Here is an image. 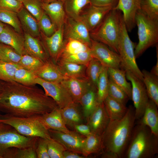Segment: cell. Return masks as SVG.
<instances>
[{
  "mask_svg": "<svg viewBox=\"0 0 158 158\" xmlns=\"http://www.w3.org/2000/svg\"><path fill=\"white\" fill-rule=\"evenodd\" d=\"M108 95L126 105L130 99L125 92L109 78Z\"/></svg>",
  "mask_w": 158,
  "mask_h": 158,
  "instance_id": "cell-44",
  "label": "cell"
},
{
  "mask_svg": "<svg viewBox=\"0 0 158 158\" xmlns=\"http://www.w3.org/2000/svg\"><path fill=\"white\" fill-rule=\"evenodd\" d=\"M21 67L18 64L0 62V80L5 82L14 81L16 70Z\"/></svg>",
  "mask_w": 158,
  "mask_h": 158,
  "instance_id": "cell-42",
  "label": "cell"
},
{
  "mask_svg": "<svg viewBox=\"0 0 158 158\" xmlns=\"http://www.w3.org/2000/svg\"><path fill=\"white\" fill-rule=\"evenodd\" d=\"M48 140L38 138L35 147L37 158H50L48 152Z\"/></svg>",
  "mask_w": 158,
  "mask_h": 158,
  "instance_id": "cell-49",
  "label": "cell"
},
{
  "mask_svg": "<svg viewBox=\"0 0 158 158\" xmlns=\"http://www.w3.org/2000/svg\"><path fill=\"white\" fill-rule=\"evenodd\" d=\"M90 4L100 7L113 6L116 5L118 0H90Z\"/></svg>",
  "mask_w": 158,
  "mask_h": 158,
  "instance_id": "cell-51",
  "label": "cell"
},
{
  "mask_svg": "<svg viewBox=\"0 0 158 158\" xmlns=\"http://www.w3.org/2000/svg\"><path fill=\"white\" fill-rule=\"evenodd\" d=\"M37 117L48 130L51 129L64 132L70 131L64 122L59 107L49 112L38 115Z\"/></svg>",
  "mask_w": 158,
  "mask_h": 158,
  "instance_id": "cell-19",
  "label": "cell"
},
{
  "mask_svg": "<svg viewBox=\"0 0 158 158\" xmlns=\"http://www.w3.org/2000/svg\"><path fill=\"white\" fill-rule=\"evenodd\" d=\"M93 58L90 51L61 57L59 60L87 66Z\"/></svg>",
  "mask_w": 158,
  "mask_h": 158,
  "instance_id": "cell-43",
  "label": "cell"
},
{
  "mask_svg": "<svg viewBox=\"0 0 158 158\" xmlns=\"http://www.w3.org/2000/svg\"><path fill=\"white\" fill-rule=\"evenodd\" d=\"M24 54H27L37 58L44 62L49 59L43 46L36 37L25 32Z\"/></svg>",
  "mask_w": 158,
  "mask_h": 158,
  "instance_id": "cell-24",
  "label": "cell"
},
{
  "mask_svg": "<svg viewBox=\"0 0 158 158\" xmlns=\"http://www.w3.org/2000/svg\"><path fill=\"white\" fill-rule=\"evenodd\" d=\"M75 20L69 24L67 32L68 37L80 41L90 47L91 39L89 30L80 19Z\"/></svg>",
  "mask_w": 158,
  "mask_h": 158,
  "instance_id": "cell-23",
  "label": "cell"
},
{
  "mask_svg": "<svg viewBox=\"0 0 158 158\" xmlns=\"http://www.w3.org/2000/svg\"><path fill=\"white\" fill-rule=\"evenodd\" d=\"M2 81L0 80V92H1L2 89Z\"/></svg>",
  "mask_w": 158,
  "mask_h": 158,
  "instance_id": "cell-57",
  "label": "cell"
},
{
  "mask_svg": "<svg viewBox=\"0 0 158 158\" xmlns=\"http://www.w3.org/2000/svg\"><path fill=\"white\" fill-rule=\"evenodd\" d=\"M5 25L3 23L0 21V33L2 32Z\"/></svg>",
  "mask_w": 158,
  "mask_h": 158,
  "instance_id": "cell-56",
  "label": "cell"
},
{
  "mask_svg": "<svg viewBox=\"0 0 158 158\" xmlns=\"http://www.w3.org/2000/svg\"><path fill=\"white\" fill-rule=\"evenodd\" d=\"M158 153V136L147 126H134L122 158H152Z\"/></svg>",
  "mask_w": 158,
  "mask_h": 158,
  "instance_id": "cell-3",
  "label": "cell"
},
{
  "mask_svg": "<svg viewBox=\"0 0 158 158\" xmlns=\"http://www.w3.org/2000/svg\"><path fill=\"white\" fill-rule=\"evenodd\" d=\"M103 147L102 135L91 133L86 137L82 155L85 157L92 154H102Z\"/></svg>",
  "mask_w": 158,
  "mask_h": 158,
  "instance_id": "cell-29",
  "label": "cell"
},
{
  "mask_svg": "<svg viewBox=\"0 0 158 158\" xmlns=\"http://www.w3.org/2000/svg\"></svg>",
  "mask_w": 158,
  "mask_h": 158,
  "instance_id": "cell-60",
  "label": "cell"
},
{
  "mask_svg": "<svg viewBox=\"0 0 158 158\" xmlns=\"http://www.w3.org/2000/svg\"><path fill=\"white\" fill-rule=\"evenodd\" d=\"M1 111H0V116L1 115Z\"/></svg>",
  "mask_w": 158,
  "mask_h": 158,
  "instance_id": "cell-59",
  "label": "cell"
},
{
  "mask_svg": "<svg viewBox=\"0 0 158 158\" xmlns=\"http://www.w3.org/2000/svg\"><path fill=\"white\" fill-rule=\"evenodd\" d=\"M110 121L103 102L99 104L86 122L91 133L102 135Z\"/></svg>",
  "mask_w": 158,
  "mask_h": 158,
  "instance_id": "cell-14",
  "label": "cell"
},
{
  "mask_svg": "<svg viewBox=\"0 0 158 158\" xmlns=\"http://www.w3.org/2000/svg\"><path fill=\"white\" fill-rule=\"evenodd\" d=\"M140 10L151 18L158 20V0H141Z\"/></svg>",
  "mask_w": 158,
  "mask_h": 158,
  "instance_id": "cell-46",
  "label": "cell"
},
{
  "mask_svg": "<svg viewBox=\"0 0 158 158\" xmlns=\"http://www.w3.org/2000/svg\"><path fill=\"white\" fill-rule=\"evenodd\" d=\"M135 22L139 40L135 49L136 59L148 48L158 44V20L151 18L140 9L136 14Z\"/></svg>",
  "mask_w": 158,
  "mask_h": 158,
  "instance_id": "cell-5",
  "label": "cell"
},
{
  "mask_svg": "<svg viewBox=\"0 0 158 158\" xmlns=\"http://www.w3.org/2000/svg\"><path fill=\"white\" fill-rule=\"evenodd\" d=\"M60 83L69 94L73 102L78 103L92 85L87 79L68 78Z\"/></svg>",
  "mask_w": 158,
  "mask_h": 158,
  "instance_id": "cell-16",
  "label": "cell"
},
{
  "mask_svg": "<svg viewBox=\"0 0 158 158\" xmlns=\"http://www.w3.org/2000/svg\"><path fill=\"white\" fill-rule=\"evenodd\" d=\"M60 109L66 126L74 129L76 125L83 123L85 120L79 103L73 102Z\"/></svg>",
  "mask_w": 158,
  "mask_h": 158,
  "instance_id": "cell-20",
  "label": "cell"
},
{
  "mask_svg": "<svg viewBox=\"0 0 158 158\" xmlns=\"http://www.w3.org/2000/svg\"><path fill=\"white\" fill-rule=\"evenodd\" d=\"M136 45L131 40L129 36L122 14L118 47V54L121 60V67L125 71H130L142 81L143 75L137 63L135 54Z\"/></svg>",
  "mask_w": 158,
  "mask_h": 158,
  "instance_id": "cell-7",
  "label": "cell"
},
{
  "mask_svg": "<svg viewBox=\"0 0 158 158\" xmlns=\"http://www.w3.org/2000/svg\"><path fill=\"white\" fill-rule=\"evenodd\" d=\"M42 2L45 3H50L51 2H53L56 1H63L64 2L65 0H40Z\"/></svg>",
  "mask_w": 158,
  "mask_h": 158,
  "instance_id": "cell-55",
  "label": "cell"
},
{
  "mask_svg": "<svg viewBox=\"0 0 158 158\" xmlns=\"http://www.w3.org/2000/svg\"><path fill=\"white\" fill-rule=\"evenodd\" d=\"M90 51L93 58L107 68H120L121 60L119 54L109 49L105 44L91 39Z\"/></svg>",
  "mask_w": 158,
  "mask_h": 158,
  "instance_id": "cell-10",
  "label": "cell"
},
{
  "mask_svg": "<svg viewBox=\"0 0 158 158\" xmlns=\"http://www.w3.org/2000/svg\"><path fill=\"white\" fill-rule=\"evenodd\" d=\"M66 150L58 142L51 138L48 140V152L50 158H63V152Z\"/></svg>",
  "mask_w": 158,
  "mask_h": 158,
  "instance_id": "cell-48",
  "label": "cell"
},
{
  "mask_svg": "<svg viewBox=\"0 0 158 158\" xmlns=\"http://www.w3.org/2000/svg\"><path fill=\"white\" fill-rule=\"evenodd\" d=\"M0 21L11 26L17 32H22V28L17 12L0 10Z\"/></svg>",
  "mask_w": 158,
  "mask_h": 158,
  "instance_id": "cell-38",
  "label": "cell"
},
{
  "mask_svg": "<svg viewBox=\"0 0 158 158\" xmlns=\"http://www.w3.org/2000/svg\"><path fill=\"white\" fill-rule=\"evenodd\" d=\"M3 158H37L35 147L10 148L4 154Z\"/></svg>",
  "mask_w": 158,
  "mask_h": 158,
  "instance_id": "cell-34",
  "label": "cell"
},
{
  "mask_svg": "<svg viewBox=\"0 0 158 158\" xmlns=\"http://www.w3.org/2000/svg\"><path fill=\"white\" fill-rule=\"evenodd\" d=\"M63 3L61 1L48 3L42 2L43 11L49 16L57 30L63 25L65 17Z\"/></svg>",
  "mask_w": 158,
  "mask_h": 158,
  "instance_id": "cell-22",
  "label": "cell"
},
{
  "mask_svg": "<svg viewBox=\"0 0 158 158\" xmlns=\"http://www.w3.org/2000/svg\"><path fill=\"white\" fill-rule=\"evenodd\" d=\"M109 86L108 68L103 66L97 86V99L99 103L103 102L108 95Z\"/></svg>",
  "mask_w": 158,
  "mask_h": 158,
  "instance_id": "cell-33",
  "label": "cell"
},
{
  "mask_svg": "<svg viewBox=\"0 0 158 158\" xmlns=\"http://www.w3.org/2000/svg\"><path fill=\"white\" fill-rule=\"evenodd\" d=\"M141 0H118L113 9L122 12L127 30L130 32L136 25L135 17L138 11L140 9Z\"/></svg>",
  "mask_w": 158,
  "mask_h": 158,
  "instance_id": "cell-13",
  "label": "cell"
},
{
  "mask_svg": "<svg viewBox=\"0 0 158 158\" xmlns=\"http://www.w3.org/2000/svg\"><path fill=\"white\" fill-rule=\"evenodd\" d=\"M108 73L109 78L125 92L130 99H131V85L126 80V71L119 68H108Z\"/></svg>",
  "mask_w": 158,
  "mask_h": 158,
  "instance_id": "cell-32",
  "label": "cell"
},
{
  "mask_svg": "<svg viewBox=\"0 0 158 158\" xmlns=\"http://www.w3.org/2000/svg\"><path fill=\"white\" fill-rule=\"evenodd\" d=\"M35 74L37 77L49 82L60 83L68 78L63 73L56 63L49 59Z\"/></svg>",
  "mask_w": 158,
  "mask_h": 158,
  "instance_id": "cell-18",
  "label": "cell"
},
{
  "mask_svg": "<svg viewBox=\"0 0 158 158\" xmlns=\"http://www.w3.org/2000/svg\"><path fill=\"white\" fill-rule=\"evenodd\" d=\"M17 13L22 28L25 32L33 37L39 36L40 29L36 18L24 6Z\"/></svg>",
  "mask_w": 158,
  "mask_h": 158,
  "instance_id": "cell-27",
  "label": "cell"
},
{
  "mask_svg": "<svg viewBox=\"0 0 158 158\" xmlns=\"http://www.w3.org/2000/svg\"><path fill=\"white\" fill-rule=\"evenodd\" d=\"M38 22L40 29L43 31L46 36H51L56 30L51 19L44 11Z\"/></svg>",
  "mask_w": 158,
  "mask_h": 158,
  "instance_id": "cell-47",
  "label": "cell"
},
{
  "mask_svg": "<svg viewBox=\"0 0 158 158\" xmlns=\"http://www.w3.org/2000/svg\"><path fill=\"white\" fill-rule=\"evenodd\" d=\"M66 11L75 19L79 18V15L83 8L90 4V0H65Z\"/></svg>",
  "mask_w": 158,
  "mask_h": 158,
  "instance_id": "cell-39",
  "label": "cell"
},
{
  "mask_svg": "<svg viewBox=\"0 0 158 158\" xmlns=\"http://www.w3.org/2000/svg\"><path fill=\"white\" fill-rule=\"evenodd\" d=\"M78 103L81 106L86 121L99 104L97 96V87L92 85L80 99Z\"/></svg>",
  "mask_w": 158,
  "mask_h": 158,
  "instance_id": "cell-26",
  "label": "cell"
},
{
  "mask_svg": "<svg viewBox=\"0 0 158 158\" xmlns=\"http://www.w3.org/2000/svg\"><path fill=\"white\" fill-rule=\"evenodd\" d=\"M23 6L22 2L16 0H0V10L17 13Z\"/></svg>",
  "mask_w": 158,
  "mask_h": 158,
  "instance_id": "cell-50",
  "label": "cell"
},
{
  "mask_svg": "<svg viewBox=\"0 0 158 158\" xmlns=\"http://www.w3.org/2000/svg\"><path fill=\"white\" fill-rule=\"evenodd\" d=\"M16 0L21 1V2H22V1H23V0Z\"/></svg>",
  "mask_w": 158,
  "mask_h": 158,
  "instance_id": "cell-58",
  "label": "cell"
},
{
  "mask_svg": "<svg viewBox=\"0 0 158 158\" xmlns=\"http://www.w3.org/2000/svg\"><path fill=\"white\" fill-rule=\"evenodd\" d=\"M158 106L149 99L143 115L138 123L148 127L152 133L158 136Z\"/></svg>",
  "mask_w": 158,
  "mask_h": 158,
  "instance_id": "cell-25",
  "label": "cell"
},
{
  "mask_svg": "<svg viewBox=\"0 0 158 158\" xmlns=\"http://www.w3.org/2000/svg\"><path fill=\"white\" fill-rule=\"evenodd\" d=\"M136 121L132 105L121 119L110 120L102 135L103 158H122L128 144Z\"/></svg>",
  "mask_w": 158,
  "mask_h": 158,
  "instance_id": "cell-2",
  "label": "cell"
},
{
  "mask_svg": "<svg viewBox=\"0 0 158 158\" xmlns=\"http://www.w3.org/2000/svg\"><path fill=\"white\" fill-rule=\"evenodd\" d=\"M113 6L100 7L90 4L86 12L79 18L90 31H93L101 23Z\"/></svg>",
  "mask_w": 158,
  "mask_h": 158,
  "instance_id": "cell-15",
  "label": "cell"
},
{
  "mask_svg": "<svg viewBox=\"0 0 158 158\" xmlns=\"http://www.w3.org/2000/svg\"><path fill=\"white\" fill-rule=\"evenodd\" d=\"M38 138L23 135L11 126L0 122V158L10 148L35 147Z\"/></svg>",
  "mask_w": 158,
  "mask_h": 158,
  "instance_id": "cell-8",
  "label": "cell"
},
{
  "mask_svg": "<svg viewBox=\"0 0 158 158\" xmlns=\"http://www.w3.org/2000/svg\"><path fill=\"white\" fill-rule=\"evenodd\" d=\"M63 25L51 36L44 35L46 46L51 59L56 63L61 54L65 44L63 41Z\"/></svg>",
  "mask_w": 158,
  "mask_h": 158,
  "instance_id": "cell-17",
  "label": "cell"
},
{
  "mask_svg": "<svg viewBox=\"0 0 158 158\" xmlns=\"http://www.w3.org/2000/svg\"><path fill=\"white\" fill-rule=\"evenodd\" d=\"M37 76L30 71L22 67L16 71L14 77V81L27 85H34L36 84V80Z\"/></svg>",
  "mask_w": 158,
  "mask_h": 158,
  "instance_id": "cell-41",
  "label": "cell"
},
{
  "mask_svg": "<svg viewBox=\"0 0 158 158\" xmlns=\"http://www.w3.org/2000/svg\"><path fill=\"white\" fill-rule=\"evenodd\" d=\"M122 15L120 11L112 9L91 34L92 39L106 45L118 54Z\"/></svg>",
  "mask_w": 158,
  "mask_h": 158,
  "instance_id": "cell-4",
  "label": "cell"
},
{
  "mask_svg": "<svg viewBox=\"0 0 158 158\" xmlns=\"http://www.w3.org/2000/svg\"><path fill=\"white\" fill-rule=\"evenodd\" d=\"M103 66L97 59L93 58L87 66L86 75L91 84L97 87L98 78Z\"/></svg>",
  "mask_w": 158,
  "mask_h": 158,
  "instance_id": "cell-36",
  "label": "cell"
},
{
  "mask_svg": "<svg viewBox=\"0 0 158 158\" xmlns=\"http://www.w3.org/2000/svg\"><path fill=\"white\" fill-rule=\"evenodd\" d=\"M142 81L145 85L149 99L158 106V76L143 70Z\"/></svg>",
  "mask_w": 158,
  "mask_h": 158,
  "instance_id": "cell-31",
  "label": "cell"
},
{
  "mask_svg": "<svg viewBox=\"0 0 158 158\" xmlns=\"http://www.w3.org/2000/svg\"><path fill=\"white\" fill-rule=\"evenodd\" d=\"M56 64L63 73L68 78L87 79L86 75L87 66L85 65L60 60Z\"/></svg>",
  "mask_w": 158,
  "mask_h": 158,
  "instance_id": "cell-28",
  "label": "cell"
},
{
  "mask_svg": "<svg viewBox=\"0 0 158 158\" xmlns=\"http://www.w3.org/2000/svg\"><path fill=\"white\" fill-rule=\"evenodd\" d=\"M126 78L131 82L132 86L131 99L134 106L136 120L142 116L149 100L143 81L130 71H126Z\"/></svg>",
  "mask_w": 158,
  "mask_h": 158,
  "instance_id": "cell-9",
  "label": "cell"
},
{
  "mask_svg": "<svg viewBox=\"0 0 158 158\" xmlns=\"http://www.w3.org/2000/svg\"><path fill=\"white\" fill-rule=\"evenodd\" d=\"M44 62L40 59L27 54L21 56L18 64L21 67L35 73L43 65Z\"/></svg>",
  "mask_w": 158,
  "mask_h": 158,
  "instance_id": "cell-40",
  "label": "cell"
},
{
  "mask_svg": "<svg viewBox=\"0 0 158 158\" xmlns=\"http://www.w3.org/2000/svg\"><path fill=\"white\" fill-rule=\"evenodd\" d=\"M76 132L86 137L89 135L91 131L89 126L83 123L76 125L74 128Z\"/></svg>",
  "mask_w": 158,
  "mask_h": 158,
  "instance_id": "cell-52",
  "label": "cell"
},
{
  "mask_svg": "<svg viewBox=\"0 0 158 158\" xmlns=\"http://www.w3.org/2000/svg\"><path fill=\"white\" fill-rule=\"evenodd\" d=\"M22 3L24 7L38 21L44 12L41 1L40 0H23Z\"/></svg>",
  "mask_w": 158,
  "mask_h": 158,
  "instance_id": "cell-45",
  "label": "cell"
},
{
  "mask_svg": "<svg viewBox=\"0 0 158 158\" xmlns=\"http://www.w3.org/2000/svg\"><path fill=\"white\" fill-rule=\"evenodd\" d=\"M63 158H84L83 155L81 156L79 154L66 150L63 152Z\"/></svg>",
  "mask_w": 158,
  "mask_h": 158,
  "instance_id": "cell-53",
  "label": "cell"
},
{
  "mask_svg": "<svg viewBox=\"0 0 158 158\" xmlns=\"http://www.w3.org/2000/svg\"><path fill=\"white\" fill-rule=\"evenodd\" d=\"M34 86L15 81H3L0 111L12 116L28 117L41 115L59 107L52 98Z\"/></svg>",
  "mask_w": 158,
  "mask_h": 158,
  "instance_id": "cell-1",
  "label": "cell"
},
{
  "mask_svg": "<svg viewBox=\"0 0 158 158\" xmlns=\"http://www.w3.org/2000/svg\"><path fill=\"white\" fill-rule=\"evenodd\" d=\"M0 122L8 124L20 134L27 137L51 138L48 130L43 126L37 116H15L5 114L0 116Z\"/></svg>",
  "mask_w": 158,
  "mask_h": 158,
  "instance_id": "cell-6",
  "label": "cell"
},
{
  "mask_svg": "<svg viewBox=\"0 0 158 158\" xmlns=\"http://www.w3.org/2000/svg\"><path fill=\"white\" fill-rule=\"evenodd\" d=\"M0 43L11 46L21 55L24 54V37L8 26L0 33Z\"/></svg>",
  "mask_w": 158,
  "mask_h": 158,
  "instance_id": "cell-21",
  "label": "cell"
},
{
  "mask_svg": "<svg viewBox=\"0 0 158 158\" xmlns=\"http://www.w3.org/2000/svg\"><path fill=\"white\" fill-rule=\"evenodd\" d=\"M90 50V47L86 44L79 40L69 38L64 45L60 57Z\"/></svg>",
  "mask_w": 158,
  "mask_h": 158,
  "instance_id": "cell-35",
  "label": "cell"
},
{
  "mask_svg": "<svg viewBox=\"0 0 158 158\" xmlns=\"http://www.w3.org/2000/svg\"><path fill=\"white\" fill-rule=\"evenodd\" d=\"M156 45L157 61L156 65L153 67L150 72L152 74L158 76V47Z\"/></svg>",
  "mask_w": 158,
  "mask_h": 158,
  "instance_id": "cell-54",
  "label": "cell"
},
{
  "mask_svg": "<svg viewBox=\"0 0 158 158\" xmlns=\"http://www.w3.org/2000/svg\"><path fill=\"white\" fill-rule=\"evenodd\" d=\"M51 137L62 145L69 151L82 154L85 136L76 131L68 132L48 130Z\"/></svg>",
  "mask_w": 158,
  "mask_h": 158,
  "instance_id": "cell-11",
  "label": "cell"
},
{
  "mask_svg": "<svg viewBox=\"0 0 158 158\" xmlns=\"http://www.w3.org/2000/svg\"><path fill=\"white\" fill-rule=\"evenodd\" d=\"M36 83L42 87L45 94L52 98L60 108L73 102L69 94L61 83L47 81L37 77Z\"/></svg>",
  "mask_w": 158,
  "mask_h": 158,
  "instance_id": "cell-12",
  "label": "cell"
},
{
  "mask_svg": "<svg viewBox=\"0 0 158 158\" xmlns=\"http://www.w3.org/2000/svg\"><path fill=\"white\" fill-rule=\"evenodd\" d=\"M104 106L110 120L122 118L126 114L128 107L126 105L108 95L104 102Z\"/></svg>",
  "mask_w": 158,
  "mask_h": 158,
  "instance_id": "cell-30",
  "label": "cell"
},
{
  "mask_svg": "<svg viewBox=\"0 0 158 158\" xmlns=\"http://www.w3.org/2000/svg\"><path fill=\"white\" fill-rule=\"evenodd\" d=\"M21 56L11 46L0 43V61L18 64Z\"/></svg>",
  "mask_w": 158,
  "mask_h": 158,
  "instance_id": "cell-37",
  "label": "cell"
}]
</instances>
